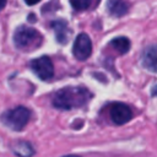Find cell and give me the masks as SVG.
I'll return each instance as SVG.
<instances>
[{"mask_svg":"<svg viewBox=\"0 0 157 157\" xmlns=\"http://www.w3.org/2000/svg\"><path fill=\"white\" fill-rule=\"evenodd\" d=\"M91 97V93L85 87H64L53 97V104L59 109H74L85 105Z\"/></svg>","mask_w":157,"mask_h":157,"instance_id":"6da1fadb","label":"cell"},{"mask_svg":"<svg viewBox=\"0 0 157 157\" xmlns=\"http://www.w3.org/2000/svg\"><path fill=\"white\" fill-rule=\"evenodd\" d=\"M13 43L18 49H31L40 43V34L32 27L21 26L13 33Z\"/></svg>","mask_w":157,"mask_h":157,"instance_id":"7a4b0ae2","label":"cell"},{"mask_svg":"<svg viewBox=\"0 0 157 157\" xmlns=\"http://www.w3.org/2000/svg\"><path fill=\"white\" fill-rule=\"evenodd\" d=\"M29 117H31V112L26 108V107H16L13 109H10V110H6L1 119L4 121V124L6 126H9L10 129L12 130H22L28 120H29Z\"/></svg>","mask_w":157,"mask_h":157,"instance_id":"3957f363","label":"cell"},{"mask_svg":"<svg viewBox=\"0 0 157 157\" xmlns=\"http://www.w3.org/2000/svg\"><path fill=\"white\" fill-rule=\"evenodd\" d=\"M29 66H31L32 71L39 78H42L44 81L50 80L54 75V66H53L52 59L49 56L43 55L39 58H36L29 63Z\"/></svg>","mask_w":157,"mask_h":157,"instance_id":"277c9868","label":"cell"},{"mask_svg":"<svg viewBox=\"0 0 157 157\" xmlns=\"http://www.w3.org/2000/svg\"><path fill=\"white\" fill-rule=\"evenodd\" d=\"M72 53L76 59L83 61L90 58L92 53V42L86 33H81L76 37L72 47Z\"/></svg>","mask_w":157,"mask_h":157,"instance_id":"5b68a950","label":"cell"},{"mask_svg":"<svg viewBox=\"0 0 157 157\" xmlns=\"http://www.w3.org/2000/svg\"><path fill=\"white\" fill-rule=\"evenodd\" d=\"M109 114H110V119L117 125H123L132 118V112H131L130 107L124 103H120V102L113 103L110 105Z\"/></svg>","mask_w":157,"mask_h":157,"instance_id":"8992f818","label":"cell"},{"mask_svg":"<svg viewBox=\"0 0 157 157\" xmlns=\"http://www.w3.org/2000/svg\"><path fill=\"white\" fill-rule=\"evenodd\" d=\"M141 64L145 69L152 72H157V44H152L145 48L141 55Z\"/></svg>","mask_w":157,"mask_h":157,"instance_id":"52a82bcc","label":"cell"},{"mask_svg":"<svg viewBox=\"0 0 157 157\" xmlns=\"http://www.w3.org/2000/svg\"><path fill=\"white\" fill-rule=\"evenodd\" d=\"M11 150L18 157H32L34 155V148L27 141H15L11 145Z\"/></svg>","mask_w":157,"mask_h":157,"instance_id":"ba28073f","label":"cell"},{"mask_svg":"<svg viewBox=\"0 0 157 157\" xmlns=\"http://www.w3.org/2000/svg\"><path fill=\"white\" fill-rule=\"evenodd\" d=\"M107 9L112 16L121 17L128 12L129 6L124 0H108Z\"/></svg>","mask_w":157,"mask_h":157,"instance_id":"9c48e42d","label":"cell"},{"mask_svg":"<svg viewBox=\"0 0 157 157\" xmlns=\"http://www.w3.org/2000/svg\"><path fill=\"white\" fill-rule=\"evenodd\" d=\"M52 27L54 29V33H55V38L59 43L64 44L66 43V39L70 34L69 29H67V25L65 21H61V20H58V21H54L52 22Z\"/></svg>","mask_w":157,"mask_h":157,"instance_id":"30bf717a","label":"cell"},{"mask_svg":"<svg viewBox=\"0 0 157 157\" xmlns=\"http://www.w3.org/2000/svg\"><path fill=\"white\" fill-rule=\"evenodd\" d=\"M110 47H113L119 54H125L130 49V40L126 37H118L110 42Z\"/></svg>","mask_w":157,"mask_h":157,"instance_id":"8fae6325","label":"cell"},{"mask_svg":"<svg viewBox=\"0 0 157 157\" xmlns=\"http://www.w3.org/2000/svg\"><path fill=\"white\" fill-rule=\"evenodd\" d=\"M72 7L77 11H83V10H87L90 6H91V2L92 0H70Z\"/></svg>","mask_w":157,"mask_h":157,"instance_id":"7c38bea8","label":"cell"},{"mask_svg":"<svg viewBox=\"0 0 157 157\" xmlns=\"http://www.w3.org/2000/svg\"><path fill=\"white\" fill-rule=\"evenodd\" d=\"M40 0H25V2L27 4V5H36V4H38Z\"/></svg>","mask_w":157,"mask_h":157,"instance_id":"4fadbf2b","label":"cell"},{"mask_svg":"<svg viewBox=\"0 0 157 157\" xmlns=\"http://www.w3.org/2000/svg\"><path fill=\"white\" fill-rule=\"evenodd\" d=\"M5 5H6V0H0V11L5 7Z\"/></svg>","mask_w":157,"mask_h":157,"instance_id":"5bb4252c","label":"cell"},{"mask_svg":"<svg viewBox=\"0 0 157 157\" xmlns=\"http://www.w3.org/2000/svg\"><path fill=\"white\" fill-rule=\"evenodd\" d=\"M151 94H152V96H157V85H156V86L152 88V91H151Z\"/></svg>","mask_w":157,"mask_h":157,"instance_id":"9a60e30c","label":"cell"},{"mask_svg":"<svg viewBox=\"0 0 157 157\" xmlns=\"http://www.w3.org/2000/svg\"><path fill=\"white\" fill-rule=\"evenodd\" d=\"M64 157H80V156H76V155H69V156H64Z\"/></svg>","mask_w":157,"mask_h":157,"instance_id":"2e32d148","label":"cell"}]
</instances>
